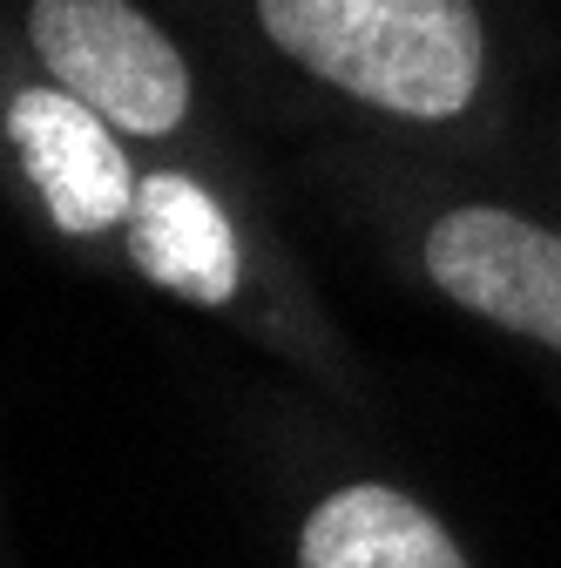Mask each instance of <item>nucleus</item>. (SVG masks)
<instances>
[{"label":"nucleus","instance_id":"1","mask_svg":"<svg viewBox=\"0 0 561 568\" xmlns=\"http://www.w3.org/2000/svg\"><path fill=\"white\" fill-rule=\"evenodd\" d=\"M257 48L399 135H460L501 75L487 0H244Z\"/></svg>","mask_w":561,"mask_h":568},{"label":"nucleus","instance_id":"2","mask_svg":"<svg viewBox=\"0 0 561 568\" xmlns=\"http://www.w3.org/2000/svg\"><path fill=\"white\" fill-rule=\"evenodd\" d=\"M28 61L82 95L129 142H183L196 122V68L143 0H21Z\"/></svg>","mask_w":561,"mask_h":568},{"label":"nucleus","instance_id":"3","mask_svg":"<svg viewBox=\"0 0 561 568\" xmlns=\"http://www.w3.org/2000/svg\"><path fill=\"white\" fill-rule=\"evenodd\" d=\"M412 257L453 312L561 352V224L508 203H447L427 217Z\"/></svg>","mask_w":561,"mask_h":568},{"label":"nucleus","instance_id":"4","mask_svg":"<svg viewBox=\"0 0 561 568\" xmlns=\"http://www.w3.org/2000/svg\"><path fill=\"white\" fill-rule=\"evenodd\" d=\"M0 142L14 156L21 190L41 203V217L75 237V244H109L129 231L135 210V142L122 129H109L82 95L41 82H8L0 95Z\"/></svg>","mask_w":561,"mask_h":568},{"label":"nucleus","instance_id":"5","mask_svg":"<svg viewBox=\"0 0 561 568\" xmlns=\"http://www.w3.org/2000/svg\"><path fill=\"white\" fill-rule=\"evenodd\" d=\"M122 257L156 292L190 298L203 312H224L244 292V237H237L231 203L196 170H176V163H143L135 210L122 231Z\"/></svg>","mask_w":561,"mask_h":568},{"label":"nucleus","instance_id":"6","mask_svg":"<svg viewBox=\"0 0 561 568\" xmlns=\"http://www.w3.org/2000/svg\"><path fill=\"white\" fill-rule=\"evenodd\" d=\"M298 568H473L453 528L392 480H338L298 521Z\"/></svg>","mask_w":561,"mask_h":568}]
</instances>
